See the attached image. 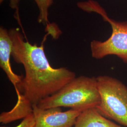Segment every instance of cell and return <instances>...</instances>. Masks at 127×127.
Wrapping results in <instances>:
<instances>
[{
	"label": "cell",
	"mask_w": 127,
	"mask_h": 127,
	"mask_svg": "<svg viewBox=\"0 0 127 127\" xmlns=\"http://www.w3.org/2000/svg\"><path fill=\"white\" fill-rule=\"evenodd\" d=\"M9 32L12 43L11 56L17 63L23 65L25 75L15 89L18 97L15 105L0 114L2 124L26 118L32 113L33 106L58 92L76 77L75 73L66 67L51 66L43 43L41 46L32 44L18 28H11Z\"/></svg>",
	"instance_id": "6da1fadb"
},
{
	"label": "cell",
	"mask_w": 127,
	"mask_h": 127,
	"mask_svg": "<svg viewBox=\"0 0 127 127\" xmlns=\"http://www.w3.org/2000/svg\"><path fill=\"white\" fill-rule=\"evenodd\" d=\"M101 102L96 77L80 76L68 82L60 91L41 100V109L64 107L82 112L97 108Z\"/></svg>",
	"instance_id": "7a4b0ae2"
},
{
	"label": "cell",
	"mask_w": 127,
	"mask_h": 127,
	"mask_svg": "<svg viewBox=\"0 0 127 127\" xmlns=\"http://www.w3.org/2000/svg\"><path fill=\"white\" fill-rule=\"evenodd\" d=\"M77 6L85 11L99 14L112 28L111 35L106 40L91 41L92 58L100 59L107 56L114 55L127 64V21H118L109 18L104 9L94 0L79 2Z\"/></svg>",
	"instance_id": "3957f363"
},
{
	"label": "cell",
	"mask_w": 127,
	"mask_h": 127,
	"mask_svg": "<svg viewBox=\"0 0 127 127\" xmlns=\"http://www.w3.org/2000/svg\"><path fill=\"white\" fill-rule=\"evenodd\" d=\"M96 79L101 102L96 108L105 118L127 127V87L107 75H99Z\"/></svg>",
	"instance_id": "277c9868"
},
{
	"label": "cell",
	"mask_w": 127,
	"mask_h": 127,
	"mask_svg": "<svg viewBox=\"0 0 127 127\" xmlns=\"http://www.w3.org/2000/svg\"><path fill=\"white\" fill-rule=\"evenodd\" d=\"M82 112L70 109L62 112L61 107L41 109L33 106L35 127H73Z\"/></svg>",
	"instance_id": "5b68a950"
},
{
	"label": "cell",
	"mask_w": 127,
	"mask_h": 127,
	"mask_svg": "<svg viewBox=\"0 0 127 127\" xmlns=\"http://www.w3.org/2000/svg\"><path fill=\"white\" fill-rule=\"evenodd\" d=\"M12 43L9 31L4 27H0V67L4 72L15 89L23 79V76L14 73L10 64Z\"/></svg>",
	"instance_id": "8992f818"
},
{
	"label": "cell",
	"mask_w": 127,
	"mask_h": 127,
	"mask_svg": "<svg viewBox=\"0 0 127 127\" xmlns=\"http://www.w3.org/2000/svg\"><path fill=\"white\" fill-rule=\"evenodd\" d=\"M73 127H123L102 115L96 108H91L81 112Z\"/></svg>",
	"instance_id": "52a82bcc"
},
{
	"label": "cell",
	"mask_w": 127,
	"mask_h": 127,
	"mask_svg": "<svg viewBox=\"0 0 127 127\" xmlns=\"http://www.w3.org/2000/svg\"><path fill=\"white\" fill-rule=\"evenodd\" d=\"M36 2L39 10V14L38 18L39 23L43 25H48V10L50 6L53 3V0H34Z\"/></svg>",
	"instance_id": "ba28073f"
},
{
	"label": "cell",
	"mask_w": 127,
	"mask_h": 127,
	"mask_svg": "<svg viewBox=\"0 0 127 127\" xmlns=\"http://www.w3.org/2000/svg\"><path fill=\"white\" fill-rule=\"evenodd\" d=\"M35 121L33 113L28 115L26 118L23 119L21 123L14 127H35ZM0 127H6L1 126Z\"/></svg>",
	"instance_id": "9c48e42d"
},
{
	"label": "cell",
	"mask_w": 127,
	"mask_h": 127,
	"mask_svg": "<svg viewBox=\"0 0 127 127\" xmlns=\"http://www.w3.org/2000/svg\"><path fill=\"white\" fill-rule=\"evenodd\" d=\"M4 0H0V3H1ZM9 6L13 9H18L20 0H9Z\"/></svg>",
	"instance_id": "30bf717a"
}]
</instances>
